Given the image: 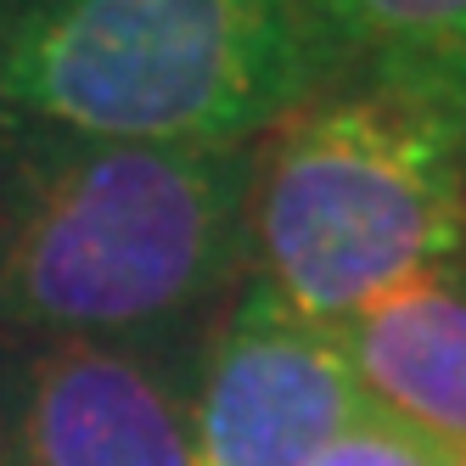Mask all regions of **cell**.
<instances>
[{
    "label": "cell",
    "instance_id": "1",
    "mask_svg": "<svg viewBox=\"0 0 466 466\" xmlns=\"http://www.w3.org/2000/svg\"><path fill=\"white\" fill-rule=\"evenodd\" d=\"M248 152L0 113V338L191 349L248 270Z\"/></svg>",
    "mask_w": 466,
    "mask_h": 466
},
{
    "label": "cell",
    "instance_id": "2",
    "mask_svg": "<svg viewBox=\"0 0 466 466\" xmlns=\"http://www.w3.org/2000/svg\"><path fill=\"white\" fill-rule=\"evenodd\" d=\"M343 62L315 0H0V113L253 147Z\"/></svg>",
    "mask_w": 466,
    "mask_h": 466
},
{
    "label": "cell",
    "instance_id": "3",
    "mask_svg": "<svg viewBox=\"0 0 466 466\" xmlns=\"http://www.w3.org/2000/svg\"><path fill=\"white\" fill-rule=\"evenodd\" d=\"M248 276L320 326L466 248V129L371 74H338L248 152Z\"/></svg>",
    "mask_w": 466,
    "mask_h": 466
},
{
    "label": "cell",
    "instance_id": "4",
    "mask_svg": "<svg viewBox=\"0 0 466 466\" xmlns=\"http://www.w3.org/2000/svg\"><path fill=\"white\" fill-rule=\"evenodd\" d=\"M371 410L338 331L242 270L203 326L186 382L197 466H315Z\"/></svg>",
    "mask_w": 466,
    "mask_h": 466
},
{
    "label": "cell",
    "instance_id": "5",
    "mask_svg": "<svg viewBox=\"0 0 466 466\" xmlns=\"http://www.w3.org/2000/svg\"><path fill=\"white\" fill-rule=\"evenodd\" d=\"M191 354L0 338V466H197Z\"/></svg>",
    "mask_w": 466,
    "mask_h": 466
},
{
    "label": "cell",
    "instance_id": "6",
    "mask_svg": "<svg viewBox=\"0 0 466 466\" xmlns=\"http://www.w3.org/2000/svg\"><path fill=\"white\" fill-rule=\"evenodd\" d=\"M371 410L466 461V248L338 326Z\"/></svg>",
    "mask_w": 466,
    "mask_h": 466
},
{
    "label": "cell",
    "instance_id": "7",
    "mask_svg": "<svg viewBox=\"0 0 466 466\" xmlns=\"http://www.w3.org/2000/svg\"><path fill=\"white\" fill-rule=\"evenodd\" d=\"M343 74H371L466 129V0H315Z\"/></svg>",
    "mask_w": 466,
    "mask_h": 466
},
{
    "label": "cell",
    "instance_id": "8",
    "mask_svg": "<svg viewBox=\"0 0 466 466\" xmlns=\"http://www.w3.org/2000/svg\"><path fill=\"white\" fill-rule=\"evenodd\" d=\"M315 466H461V461L439 444L416 439L410 427L388 421L382 410H365Z\"/></svg>",
    "mask_w": 466,
    "mask_h": 466
},
{
    "label": "cell",
    "instance_id": "9",
    "mask_svg": "<svg viewBox=\"0 0 466 466\" xmlns=\"http://www.w3.org/2000/svg\"><path fill=\"white\" fill-rule=\"evenodd\" d=\"M461 466H466V461H461Z\"/></svg>",
    "mask_w": 466,
    "mask_h": 466
}]
</instances>
